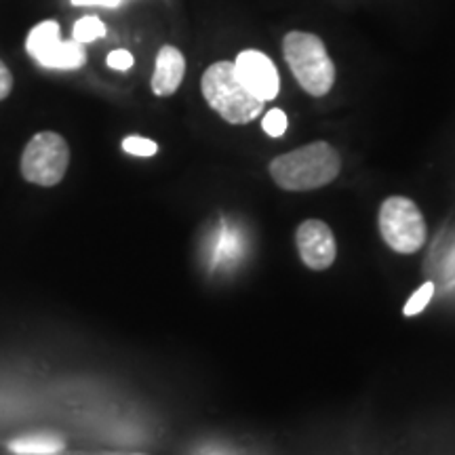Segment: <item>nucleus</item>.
I'll return each instance as SVG.
<instances>
[{
    "instance_id": "obj_1",
    "label": "nucleus",
    "mask_w": 455,
    "mask_h": 455,
    "mask_svg": "<svg viewBox=\"0 0 455 455\" xmlns=\"http://www.w3.org/2000/svg\"><path fill=\"white\" fill-rule=\"evenodd\" d=\"M270 178L287 192H310L325 188L341 171L339 152L327 141H312L270 163Z\"/></svg>"
},
{
    "instance_id": "obj_2",
    "label": "nucleus",
    "mask_w": 455,
    "mask_h": 455,
    "mask_svg": "<svg viewBox=\"0 0 455 455\" xmlns=\"http://www.w3.org/2000/svg\"><path fill=\"white\" fill-rule=\"evenodd\" d=\"M203 98L230 124H249L264 112L266 101L249 91L236 76L235 61H215L201 78Z\"/></svg>"
},
{
    "instance_id": "obj_3",
    "label": "nucleus",
    "mask_w": 455,
    "mask_h": 455,
    "mask_svg": "<svg viewBox=\"0 0 455 455\" xmlns=\"http://www.w3.org/2000/svg\"><path fill=\"white\" fill-rule=\"evenodd\" d=\"M283 55L295 81L312 98H325L333 89L335 64L316 34L289 32L283 38Z\"/></svg>"
},
{
    "instance_id": "obj_4",
    "label": "nucleus",
    "mask_w": 455,
    "mask_h": 455,
    "mask_svg": "<svg viewBox=\"0 0 455 455\" xmlns=\"http://www.w3.org/2000/svg\"><path fill=\"white\" fill-rule=\"evenodd\" d=\"M378 226L384 243L401 255L418 253L428 236V226L422 212L407 196L386 198L379 207Z\"/></svg>"
},
{
    "instance_id": "obj_5",
    "label": "nucleus",
    "mask_w": 455,
    "mask_h": 455,
    "mask_svg": "<svg viewBox=\"0 0 455 455\" xmlns=\"http://www.w3.org/2000/svg\"><path fill=\"white\" fill-rule=\"evenodd\" d=\"M70 164L68 141L55 131H43L28 141L21 155V175L36 186H57Z\"/></svg>"
},
{
    "instance_id": "obj_6",
    "label": "nucleus",
    "mask_w": 455,
    "mask_h": 455,
    "mask_svg": "<svg viewBox=\"0 0 455 455\" xmlns=\"http://www.w3.org/2000/svg\"><path fill=\"white\" fill-rule=\"evenodd\" d=\"M60 24L53 20L34 26L26 38L28 55L38 66L49 70H78L87 64L84 44L76 41H61Z\"/></svg>"
},
{
    "instance_id": "obj_7",
    "label": "nucleus",
    "mask_w": 455,
    "mask_h": 455,
    "mask_svg": "<svg viewBox=\"0 0 455 455\" xmlns=\"http://www.w3.org/2000/svg\"><path fill=\"white\" fill-rule=\"evenodd\" d=\"M295 244H298L299 259L315 272L331 268L338 258V243H335L333 230L323 220L301 221L295 232Z\"/></svg>"
},
{
    "instance_id": "obj_8",
    "label": "nucleus",
    "mask_w": 455,
    "mask_h": 455,
    "mask_svg": "<svg viewBox=\"0 0 455 455\" xmlns=\"http://www.w3.org/2000/svg\"><path fill=\"white\" fill-rule=\"evenodd\" d=\"M235 70L241 83L255 98L261 101L276 100L278 91H281V76L268 55L255 49L241 51L235 60Z\"/></svg>"
},
{
    "instance_id": "obj_9",
    "label": "nucleus",
    "mask_w": 455,
    "mask_h": 455,
    "mask_svg": "<svg viewBox=\"0 0 455 455\" xmlns=\"http://www.w3.org/2000/svg\"><path fill=\"white\" fill-rule=\"evenodd\" d=\"M186 74V57L178 47L173 44H164L158 51L156 64H155V74H152V93L158 95V98H169L175 91L180 89L181 81H184Z\"/></svg>"
},
{
    "instance_id": "obj_10",
    "label": "nucleus",
    "mask_w": 455,
    "mask_h": 455,
    "mask_svg": "<svg viewBox=\"0 0 455 455\" xmlns=\"http://www.w3.org/2000/svg\"><path fill=\"white\" fill-rule=\"evenodd\" d=\"M9 449L20 455H55L64 449V441L55 435H30L13 441Z\"/></svg>"
},
{
    "instance_id": "obj_11",
    "label": "nucleus",
    "mask_w": 455,
    "mask_h": 455,
    "mask_svg": "<svg viewBox=\"0 0 455 455\" xmlns=\"http://www.w3.org/2000/svg\"><path fill=\"white\" fill-rule=\"evenodd\" d=\"M104 36H106V24L98 15L81 17V20H78L72 28V41L81 44L95 43L98 38H104Z\"/></svg>"
},
{
    "instance_id": "obj_12",
    "label": "nucleus",
    "mask_w": 455,
    "mask_h": 455,
    "mask_svg": "<svg viewBox=\"0 0 455 455\" xmlns=\"http://www.w3.org/2000/svg\"><path fill=\"white\" fill-rule=\"evenodd\" d=\"M432 295H435V283H432V281L424 283L422 287H419L418 291H415L411 298L407 299L405 308H403V315L415 316V315H419V312H424L426 306L430 304Z\"/></svg>"
},
{
    "instance_id": "obj_13",
    "label": "nucleus",
    "mask_w": 455,
    "mask_h": 455,
    "mask_svg": "<svg viewBox=\"0 0 455 455\" xmlns=\"http://www.w3.org/2000/svg\"><path fill=\"white\" fill-rule=\"evenodd\" d=\"M123 150L131 156H155L158 152L156 141L148 140V138H140V135H129V138L123 140Z\"/></svg>"
},
{
    "instance_id": "obj_14",
    "label": "nucleus",
    "mask_w": 455,
    "mask_h": 455,
    "mask_svg": "<svg viewBox=\"0 0 455 455\" xmlns=\"http://www.w3.org/2000/svg\"><path fill=\"white\" fill-rule=\"evenodd\" d=\"M287 114L278 108H272L270 112H266V116L261 118V129L270 135V138H283L284 131H287Z\"/></svg>"
},
{
    "instance_id": "obj_15",
    "label": "nucleus",
    "mask_w": 455,
    "mask_h": 455,
    "mask_svg": "<svg viewBox=\"0 0 455 455\" xmlns=\"http://www.w3.org/2000/svg\"><path fill=\"white\" fill-rule=\"evenodd\" d=\"M108 66L112 68V70H118V72H127L133 68V55L129 53L127 49H114L110 51V55H108Z\"/></svg>"
},
{
    "instance_id": "obj_16",
    "label": "nucleus",
    "mask_w": 455,
    "mask_h": 455,
    "mask_svg": "<svg viewBox=\"0 0 455 455\" xmlns=\"http://www.w3.org/2000/svg\"><path fill=\"white\" fill-rule=\"evenodd\" d=\"M11 91H13V74H11L7 64L0 60V101L7 100Z\"/></svg>"
},
{
    "instance_id": "obj_17",
    "label": "nucleus",
    "mask_w": 455,
    "mask_h": 455,
    "mask_svg": "<svg viewBox=\"0 0 455 455\" xmlns=\"http://www.w3.org/2000/svg\"><path fill=\"white\" fill-rule=\"evenodd\" d=\"M123 0H72L74 7H108V9H114L118 7Z\"/></svg>"
}]
</instances>
